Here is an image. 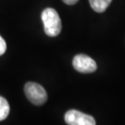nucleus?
I'll return each instance as SVG.
<instances>
[{
  "mask_svg": "<svg viewBox=\"0 0 125 125\" xmlns=\"http://www.w3.org/2000/svg\"><path fill=\"white\" fill-rule=\"evenodd\" d=\"M42 21L44 23V30L46 35L50 37L58 36L62 28L61 20L56 9L47 8L42 12Z\"/></svg>",
  "mask_w": 125,
  "mask_h": 125,
  "instance_id": "f257e3e1",
  "label": "nucleus"
},
{
  "mask_svg": "<svg viewBox=\"0 0 125 125\" xmlns=\"http://www.w3.org/2000/svg\"><path fill=\"white\" fill-rule=\"evenodd\" d=\"M24 93L28 100L35 106H41L47 100L46 91L42 85L37 83H27L24 86Z\"/></svg>",
  "mask_w": 125,
  "mask_h": 125,
  "instance_id": "f03ea898",
  "label": "nucleus"
},
{
  "mask_svg": "<svg viewBox=\"0 0 125 125\" xmlns=\"http://www.w3.org/2000/svg\"><path fill=\"white\" fill-rule=\"evenodd\" d=\"M64 119L68 125H96L94 117L76 109L68 110Z\"/></svg>",
  "mask_w": 125,
  "mask_h": 125,
  "instance_id": "7ed1b4c3",
  "label": "nucleus"
},
{
  "mask_svg": "<svg viewBox=\"0 0 125 125\" xmlns=\"http://www.w3.org/2000/svg\"><path fill=\"white\" fill-rule=\"evenodd\" d=\"M73 68L81 73H92L97 69V65L92 58L85 54L76 55L72 60Z\"/></svg>",
  "mask_w": 125,
  "mask_h": 125,
  "instance_id": "20e7f679",
  "label": "nucleus"
},
{
  "mask_svg": "<svg viewBox=\"0 0 125 125\" xmlns=\"http://www.w3.org/2000/svg\"><path fill=\"white\" fill-rule=\"evenodd\" d=\"M111 1L112 0H89V3L91 8L95 12L102 13L107 9V7L111 3Z\"/></svg>",
  "mask_w": 125,
  "mask_h": 125,
  "instance_id": "39448f33",
  "label": "nucleus"
},
{
  "mask_svg": "<svg viewBox=\"0 0 125 125\" xmlns=\"http://www.w3.org/2000/svg\"><path fill=\"white\" fill-rule=\"evenodd\" d=\"M9 111H10V107H9V102L5 97L0 96V121L7 119V117L9 114Z\"/></svg>",
  "mask_w": 125,
  "mask_h": 125,
  "instance_id": "423d86ee",
  "label": "nucleus"
},
{
  "mask_svg": "<svg viewBox=\"0 0 125 125\" xmlns=\"http://www.w3.org/2000/svg\"><path fill=\"white\" fill-rule=\"evenodd\" d=\"M7 50V44L6 41L3 39V37L0 35V56L3 55Z\"/></svg>",
  "mask_w": 125,
  "mask_h": 125,
  "instance_id": "0eeeda50",
  "label": "nucleus"
},
{
  "mask_svg": "<svg viewBox=\"0 0 125 125\" xmlns=\"http://www.w3.org/2000/svg\"><path fill=\"white\" fill-rule=\"evenodd\" d=\"M62 1L67 5H74L78 2V0H62Z\"/></svg>",
  "mask_w": 125,
  "mask_h": 125,
  "instance_id": "6e6552de",
  "label": "nucleus"
}]
</instances>
